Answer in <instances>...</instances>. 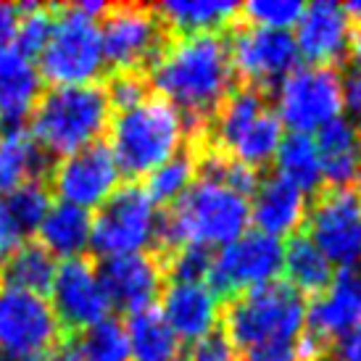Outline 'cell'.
<instances>
[{
    "mask_svg": "<svg viewBox=\"0 0 361 361\" xmlns=\"http://www.w3.org/2000/svg\"><path fill=\"white\" fill-rule=\"evenodd\" d=\"M343 90V109L348 111V121L359 124L361 121V71L351 69L341 77Z\"/></svg>",
    "mask_w": 361,
    "mask_h": 361,
    "instance_id": "cell-37",
    "label": "cell"
},
{
    "mask_svg": "<svg viewBox=\"0 0 361 361\" xmlns=\"http://www.w3.org/2000/svg\"><path fill=\"white\" fill-rule=\"evenodd\" d=\"M124 332L132 361H177L182 343L156 306L130 314Z\"/></svg>",
    "mask_w": 361,
    "mask_h": 361,
    "instance_id": "cell-27",
    "label": "cell"
},
{
    "mask_svg": "<svg viewBox=\"0 0 361 361\" xmlns=\"http://www.w3.org/2000/svg\"><path fill=\"white\" fill-rule=\"evenodd\" d=\"M230 45L232 69L238 85H248L256 90L274 95L280 82L295 69L298 48L288 30H267L238 21L224 32Z\"/></svg>",
    "mask_w": 361,
    "mask_h": 361,
    "instance_id": "cell-10",
    "label": "cell"
},
{
    "mask_svg": "<svg viewBox=\"0 0 361 361\" xmlns=\"http://www.w3.org/2000/svg\"><path fill=\"white\" fill-rule=\"evenodd\" d=\"M40 77L59 85L98 82L103 71V42L98 19L77 3L56 6V21L45 48L40 51Z\"/></svg>",
    "mask_w": 361,
    "mask_h": 361,
    "instance_id": "cell-7",
    "label": "cell"
},
{
    "mask_svg": "<svg viewBox=\"0 0 361 361\" xmlns=\"http://www.w3.org/2000/svg\"><path fill=\"white\" fill-rule=\"evenodd\" d=\"M148 85L182 114L188 137L201 135L238 85L224 32L174 35L148 74Z\"/></svg>",
    "mask_w": 361,
    "mask_h": 361,
    "instance_id": "cell-1",
    "label": "cell"
},
{
    "mask_svg": "<svg viewBox=\"0 0 361 361\" xmlns=\"http://www.w3.org/2000/svg\"><path fill=\"white\" fill-rule=\"evenodd\" d=\"M156 8L174 35L227 32L240 16V3L227 0H174L161 3Z\"/></svg>",
    "mask_w": 361,
    "mask_h": 361,
    "instance_id": "cell-26",
    "label": "cell"
},
{
    "mask_svg": "<svg viewBox=\"0 0 361 361\" xmlns=\"http://www.w3.org/2000/svg\"><path fill=\"white\" fill-rule=\"evenodd\" d=\"M119 182L121 171L114 161L106 137L53 161L51 174H48L51 192H59L61 201L80 206V209L101 206L119 188Z\"/></svg>",
    "mask_w": 361,
    "mask_h": 361,
    "instance_id": "cell-14",
    "label": "cell"
},
{
    "mask_svg": "<svg viewBox=\"0 0 361 361\" xmlns=\"http://www.w3.org/2000/svg\"><path fill=\"white\" fill-rule=\"evenodd\" d=\"M356 180H359V188H356V190L361 192V164H359V171H356Z\"/></svg>",
    "mask_w": 361,
    "mask_h": 361,
    "instance_id": "cell-42",
    "label": "cell"
},
{
    "mask_svg": "<svg viewBox=\"0 0 361 361\" xmlns=\"http://www.w3.org/2000/svg\"><path fill=\"white\" fill-rule=\"evenodd\" d=\"M280 121L290 124L293 132L322 130L338 119L343 111L341 71L330 66H295L274 90Z\"/></svg>",
    "mask_w": 361,
    "mask_h": 361,
    "instance_id": "cell-12",
    "label": "cell"
},
{
    "mask_svg": "<svg viewBox=\"0 0 361 361\" xmlns=\"http://www.w3.org/2000/svg\"><path fill=\"white\" fill-rule=\"evenodd\" d=\"M40 69L13 45L0 48V135L24 130L42 95Z\"/></svg>",
    "mask_w": 361,
    "mask_h": 361,
    "instance_id": "cell-19",
    "label": "cell"
},
{
    "mask_svg": "<svg viewBox=\"0 0 361 361\" xmlns=\"http://www.w3.org/2000/svg\"><path fill=\"white\" fill-rule=\"evenodd\" d=\"M282 271V245L264 232H245L235 243L224 245L211 264L209 285L219 301L235 298L238 293L277 280Z\"/></svg>",
    "mask_w": 361,
    "mask_h": 361,
    "instance_id": "cell-13",
    "label": "cell"
},
{
    "mask_svg": "<svg viewBox=\"0 0 361 361\" xmlns=\"http://www.w3.org/2000/svg\"><path fill=\"white\" fill-rule=\"evenodd\" d=\"M92 238V214L87 209L71 206V203H56L48 209L37 230V243L53 259L61 256L63 261L80 259L90 248Z\"/></svg>",
    "mask_w": 361,
    "mask_h": 361,
    "instance_id": "cell-23",
    "label": "cell"
},
{
    "mask_svg": "<svg viewBox=\"0 0 361 361\" xmlns=\"http://www.w3.org/2000/svg\"><path fill=\"white\" fill-rule=\"evenodd\" d=\"M353 30L356 21L343 6L330 0H317L311 6H303L301 19L295 21L293 40L309 63L338 69L343 66V61H348Z\"/></svg>",
    "mask_w": 361,
    "mask_h": 361,
    "instance_id": "cell-17",
    "label": "cell"
},
{
    "mask_svg": "<svg viewBox=\"0 0 361 361\" xmlns=\"http://www.w3.org/2000/svg\"><path fill=\"white\" fill-rule=\"evenodd\" d=\"M248 206H251L253 224L269 238L301 232L306 211H309L306 195L277 174L261 177L253 190V201Z\"/></svg>",
    "mask_w": 361,
    "mask_h": 361,
    "instance_id": "cell-21",
    "label": "cell"
},
{
    "mask_svg": "<svg viewBox=\"0 0 361 361\" xmlns=\"http://www.w3.org/2000/svg\"><path fill=\"white\" fill-rule=\"evenodd\" d=\"M190 361H238V348L221 330H211L190 345Z\"/></svg>",
    "mask_w": 361,
    "mask_h": 361,
    "instance_id": "cell-36",
    "label": "cell"
},
{
    "mask_svg": "<svg viewBox=\"0 0 361 361\" xmlns=\"http://www.w3.org/2000/svg\"><path fill=\"white\" fill-rule=\"evenodd\" d=\"M303 3L298 0H251L240 3V21L267 30H285L301 19Z\"/></svg>",
    "mask_w": 361,
    "mask_h": 361,
    "instance_id": "cell-34",
    "label": "cell"
},
{
    "mask_svg": "<svg viewBox=\"0 0 361 361\" xmlns=\"http://www.w3.org/2000/svg\"><path fill=\"white\" fill-rule=\"evenodd\" d=\"M56 21V6H40V3H24V16H21L19 32H16V51L24 56H40L45 42L53 32Z\"/></svg>",
    "mask_w": 361,
    "mask_h": 361,
    "instance_id": "cell-33",
    "label": "cell"
},
{
    "mask_svg": "<svg viewBox=\"0 0 361 361\" xmlns=\"http://www.w3.org/2000/svg\"><path fill=\"white\" fill-rule=\"evenodd\" d=\"M238 361H311L301 338L298 341H282V343H264L253 345L248 351L238 353Z\"/></svg>",
    "mask_w": 361,
    "mask_h": 361,
    "instance_id": "cell-35",
    "label": "cell"
},
{
    "mask_svg": "<svg viewBox=\"0 0 361 361\" xmlns=\"http://www.w3.org/2000/svg\"><path fill=\"white\" fill-rule=\"evenodd\" d=\"M156 211L142 185L124 182L98 206L92 216V259L140 253L153 243Z\"/></svg>",
    "mask_w": 361,
    "mask_h": 361,
    "instance_id": "cell-9",
    "label": "cell"
},
{
    "mask_svg": "<svg viewBox=\"0 0 361 361\" xmlns=\"http://www.w3.org/2000/svg\"><path fill=\"white\" fill-rule=\"evenodd\" d=\"M66 335L45 295L0 282V356L45 361Z\"/></svg>",
    "mask_w": 361,
    "mask_h": 361,
    "instance_id": "cell-8",
    "label": "cell"
},
{
    "mask_svg": "<svg viewBox=\"0 0 361 361\" xmlns=\"http://www.w3.org/2000/svg\"><path fill=\"white\" fill-rule=\"evenodd\" d=\"M361 324V267L341 269L327 290L306 306V332L327 351Z\"/></svg>",
    "mask_w": 361,
    "mask_h": 361,
    "instance_id": "cell-18",
    "label": "cell"
},
{
    "mask_svg": "<svg viewBox=\"0 0 361 361\" xmlns=\"http://www.w3.org/2000/svg\"><path fill=\"white\" fill-rule=\"evenodd\" d=\"M0 361H8V359H6V356H0Z\"/></svg>",
    "mask_w": 361,
    "mask_h": 361,
    "instance_id": "cell-43",
    "label": "cell"
},
{
    "mask_svg": "<svg viewBox=\"0 0 361 361\" xmlns=\"http://www.w3.org/2000/svg\"><path fill=\"white\" fill-rule=\"evenodd\" d=\"M111 103L103 80L59 85L42 90L30 116V135L53 161L103 140L111 124Z\"/></svg>",
    "mask_w": 361,
    "mask_h": 361,
    "instance_id": "cell-2",
    "label": "cell"
},
{
    "mask_svg": "<svg viewBox=\"0 0 361 361\" xmlns=\"http://www.w3.org/2000/svg\"><path fill=\"white\" fill-rule=\"evenodd\" d=\"M53 159L32 140L30 130L0 135V192H11L24 182L48 180Z\"/></svg>",
    "mask_w": 361,
    "mask_h": 361,
    "instance_id": "cell-24",
    "label": "cell"
},
{
    "mask_svg": "<svg viewBox=\"0 0 361 361\" xmlns=\"http://www.w3.org/2000/svg\"><path fill=\"white\" fill-rule=\"evenodd\" d=\"M274 169L277 177L290 182L303 195H317L324 188L317 145L303 132H290L288 137H282L280 148L274 153Z\"/></svg>",
    "mask_w": 361,
    "mask_h": 361,
    "instance_id": "cell-28",
    "label": "cell"
},
{
    "mask_svg": "<svg viewBox=\"0 0 361 361\" xmlns=\"http://www.w3.org/2000/svg\"><path fill=\"white\" fill-rule=\"evenodd\" d=\"M71 338L77 345L80 361H132L124 324L114 317H106L103 322L71 335Z\"/></svg>",
    "mask_w": 361,
    "mask_h": 361,
    "instance_id": "cell-32",
    "label": "cell"
},
{
    "mask_svg": "<svg viewBox=\"0 0 361 361\" xmlns=\"http://www.w3.org/2000/svg\"><path fill=\"white\" fill-rule=\"evenodd\" d=\"M161 298V314L180 343H195L211 330H216L221 301L206 282H169Z\"/></svg>",
    "mask_w": 361,
    "mask_h": 361,
    "instance_id": "cell-20",
    "label": "cell"
},
{
    "mask_svg": "<svg viewBox=\"0 0 361 361\" xmlns=\"http://www.w3.org/2000/svg\"><path fill=\"white\" fill-rule=\"evenodd\" d=\"M274 95L248 85H235V90L221 101L206 130L188 140L203 142L214 151L240 161L261 171L282 142V121L274 111Z\"/></svg>",
    "mask_w": 361,
    "mask_h": 361,
    "instance_id": "cell-4",
    "label": "cell"
},
{
    "mask_svg": "<svg viewBox=\"0 0 361 361\" xmlns=\"http://www.w3.org/2000/svg\"><path fill=\"white\" fill-rule=\"evenodd\" d=\"M95 271L109 303L124 314L151 309L166 288L164 264L153 251L95 259Z\"/></svg>",
    "mask_w": 361,
    "mask_h": 361,
    "instance_id": "cell-16",
    "label": "cell"
},
{
    "mask_svg": "<svg viewBox=\"0 0 361 361\" xmlns=\"http://www.w3.org/2000/svg\"><path fill=\"white\" fill-rule=\"evenodd\" d=\"M348 59L353 61V66L361 71V24H356V30H353V37H351V53H348Z\"/></svg>",
    "mask_w": 361,
    "mask_h": 361,
    "instance_id": "cell-41",
    "label": "cell"
},
{
    "mask_svg": "<svg viewBox=\"0 0 361 361\" xmlns=\"http://www.w3.org/2000/svg\"><path fill=\"white\" fill-rule=\"evenodd\" d=\"M314 145L327 188H345L351 180H356L361 164V130L353 121L345 116L332 119L319 130Z\"/></svg>",
    "mask_w": 361,
    "mask_h": 361,
    "instance_id": "cell-22",
    "label": "cell"
},
{
    "mask_svg": "<svg viewBox=\"0 0 361 361\" xmlns=\"http://www.w3.org/2000/svg\"><path fill=\"white\" fill-rule=\"evenodd\" d=\"M53 192L48 188V180H32L24 182L19 188H13L11 192H6L3 198V209L8 216L11 227L16 232V238H32L40 230L45 214L53 203Z\"/></svg>",
    "mask_w": 361,
    "mask_h": 361,
    "instance_id": "cell-31",
    "label": "cell"
},
{
    "mask_svg": "<svg viewBox=\"0 0 361 361\" xmlns=\"http://www.w3.org/2000/svg\"><path fill=\"white\" fill-rule=\"evenodd\" d=\"M19 238H16V232L11 227L8 216H6V209H3V201H0V264L8 259L11 251L19 245Z\"/></svg>",
    "mask_w": 361,
    "mask_h": 361,
    "instance_id": "cell-40",
    "label": "cell"
},
{
    "mask_svg": "<svg viewBox=\"0 0 361 361\" xmlns=\"http://www.w3.org/2000/svg\"><path fill=\"white\" fill-rule=\"evenodd\" d=\"M322 361H330V359H322Z\"/></svg>",
    "mask_w": 361,
    "mask_h": 361,
    "instance_id": "cell-44",
    "label": "cell"
},
{
    "mask_svg": "<svg viewBox=\"0 0 361 361\" xmlns=\"http://www.w3.org/2000/svg\"><path fill=\"white\" fill-rule=\"evenodd\" d=\"M330 361H361V324L330 348Z\"/></svg>",
    "mask_w": 361,
    "mask_h": 361,
    "instance_id": "cell-39",
    "label": "cell"
},
{
    "mask_svg": "<svg viewBox=\"0 0 361 361\" xmlns=\"http://www.w3.org/2000/svg\"><path fill=\"white\" fill-rule=\"evenodd\" d=\"M101 21L103 63L111 74L130 71L148 77L174 40L159 8L145 3H109Z\"/></svg>",
    "mask_w": 361,
    "mask_h": 361,
    "instance_id": "cell-6",
    "label": "cell"
},
{
    "mask_svg": "<svg viewBox=\"0 0 361 361\" xmlns=\"http://www.w3.org/2000/svg\"><path fill=\"white\" fill-rule=\"evenodd\" d=\"M56 267H59L56 259L42 248L40 243L24 240L11 251L8 259L0 264V282L45 295L53 285Z\"/></svg>",
    "mask_w": 361,
    "mask_h": 361,
    "instance_id": "cell-29",
    "label": "cell"
},
{
    "mask_svg": "<svg viewBox=\"0 0 361 361\" xmlns=\"http://www.w3.org/2000/svg\"><path fill=\"white\" fill-rule=\"evenodd\" d=\"M198 180V164H195V153H192L190 142H185L180 151L174 153L169 161H164L159 169H153L145 177L142 190L151 198V203H159L161 209H166L180 198L182 192Z\"/></svg>",
    "mask_w": 361,
    "mask_h": 361,
    "instance_id": "cell-30",
    "label": "cell"
},
{
    "mask_svg": "<svg viewBox=\"0 0 361 361\" xmlns=\"http://www.w3.org/2000/svg\"><path fill=\"white\" fill-rule=\"evenodd\" d=\"M303 224L330 264L341 269L361 267V192L356 188H322Z\"/></svg>",
    "mask_w": 361,
    "mask_h": 361,
    "instance_id": "cell-11",
    "label": "cell"
},
{
    "mask_svg": "<svg viewBox=\"0 0 361 361\" xmlns=\"http://www.w3.org/2000/svg\"><path fill=\"white\" fill-rule=\"evenodd\" d=\"M21 16H24V3H0V48L13 45Z\"/></svg>",
    "mask_w": 361,
    "mask_h": 361,
    "instance_id": "cell-38",
    "label": "cell"
},
{
    "mask_svg": "<svg viewBox=\"0 0 361 361\" xmlns=\"http://www.w3.org/2000/svg\"><path fill=\"white\" fill-rule=\"evenodd\" d=\"M51 298V306L56 311V319H59L63 335H77V332L87 330L106 319L111 311L92 256L69 259L61 267H56Z\"/></svg>",
    "mask_w": 361,
    "mask_h": 361,
    "instance_id": "cell-15",
    "label": "cell"
},
{
    "mask_svg": "<svg viewBox=\"0 0 361 361\" xmlns=\"http://www.w3.org/2000/svg\"><path fill=\"white\" fill-rule=\"evenodd\" d=\"M219 319L238 353L264 343L298 341L306 332V298L288 282L271 280L227 298Z\"/></svg>",
    "mask_w": 361,
    "mask_h": 361,
    "instance_id": "cell-5",
    "label": "cell"
},
{
    "mask_svg": "<svg viewBox=\"0 0 361 361\" xmlns=\"http://www.w3.org/2000/svg\"><path fill=\"white\" fill-rule=\"evenodd\" d=\"M359 130H361V127H359Z\"/></svg>",
    "mask_w": 361,
    "mask_h": 361,
    "instance_id": "cell-45",
    "label": "cell"
},
{
    "mask_svg": "<svg viewBox=\"0 0 361 361\" xmlns=\"http://www.w3.org/2000/svg\"><path fill=\"white\" fill-rule=\"evenodd\" d=\"M282 269L288 277V285L293 290H298L301 295H319L327 290V285L332 282L335 271L327 256L311 243L306 232H295L288 238V243L282 245Z\"/></svg>",
    "mask_w": 361,
    "mask_h": 361,
    "instance_id": "cell-25",
    "label": "cell"
},
{
    "mask_svg": "<svg viewBox=\"0 0 361 361\" xmlns=\"http://www.w3.org/2000/svg\"><path fill=\"white\" fill-rule=\"evenodd\" d=\"M106 142L121 177L137 182L180 151L188 142V130L180 111L159 92H151L111 116Z\"/></svg>",
    "mask_w": 361,
    "mask_h": 361,
    "instance_id": "cell-3",
    "label": "cell"
}]
</instances>
